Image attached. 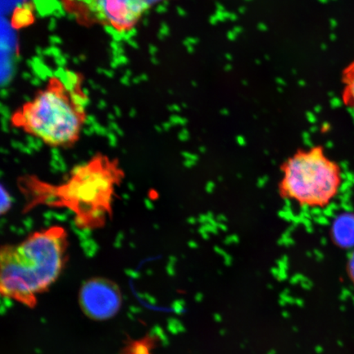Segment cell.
Wrapping results in <instances>:
<instances>
[{
  "instance_id": "cell-1",
  "label": "cell",
  "mask_w": 354,
  "mask_h": 354,
  "mask_svg": "<svg viewBox=\"0 0 354 354\" xmlns=\"http://www.w3.org/2000/svg\"><path fill=\"white\" fill-rule=\"evenodd\" d=\"M124 176L117 159L97 153L75 167L59 185L28 176L21 179L20 185L28 197V209L38 205L65 207L73 212L79 229L92 231L103 228L112 218L116 190Z\"/></svg>"
},
{
  "instance_id": "cell-6",
  "label": "cell",
  "mask_w": 354,
  "mask_h": 354,
  "mask_svg": "<svg viewBox=\"0 0 354 354\" xmlns=\"http://www.w3.org/2000/svg\"><path fill=\"white\" fill-rule=\"evenodd\" d=\"M120 288L108 278L97 277L84 282L79 291V305L85 315L95 321H107L121 309Z\"/></svg>"
},
{
  "instance_id": "cell-5",
  "label": "cell",
  "mask_w": 354,
  "mask_h": 354,
  "mask_svg": "<svg viewBox=\"0 0 354 354\" xmlns=\"http://www.w3.org/2000/svg\"><path fill=\"white\" fill-rule=\"evenodd\" d=\"M167 0H60L66 15L84 28L131 32L154 7Z\"/></svg>"
},
{
  "instance_id": "cell-2",
  "label": "cell",
  "mask_w": 354,
  "mask_h": 354,
  "mask_svg": "<svg viewBox=\"0 0 354 354\" xmlns=\"http://www.w3.org/2000/svg\"><path fill=\"white\" fill-rule=\"evenodd\" d=\"M83 74L60 68L13 111L11 125L51 148L68 149L81 138L90 104Z\"/></svg>"
},
{
  "instance_id": "cell-7",
  "label": "cell",
  "mask_w": 354,
  "mask_h": 354,
  "mask_svg": "<svg viewBox=\"0 0 354 354\" xmlns=\"http://www.w3.org/2000/svg\"><path fill=\"white\" fill-rule=\"evenodd\" d=\"M342 82L344 103L354 112V60L344 70Z\"/></svg>"
},
{
  "instance_id": "cell-3",
  "label": "cell",
  "mask_w": 354,
  "mask_h": 354,
  "mask_svg": "<svg viewBox=\"0 0 354 354\" xmlns=\"http://www.w3.org/2000/svg\"><path fill=\"white\" fill-rule=\"evenodd\" d=\"M68 234L55 225L30 234L0 252V291L3 297L33 307L38 295L59 279L68 261Z\"/></svg>"
},
{
  "instance_id": "cell-8",
  "label": "cell",
  "mask_w": 354,
  "mask_h": 354,
  "mask_svg": "<svg viewBox=\"0 0 354 354\" xmlns=\"http://www.w3.org/2000/svg\"><path fill=\"white\" fill-rule=\"evenodd\" d=\"M12 206L11 196L6 189H1V214L4 215L10 211Z\"/></svg>"
},
{
  "instance_id": "cell-4",
  "label": "cell",
  "mask_w": 354,
  "mask_h": 354,
  "mask_svg": "<svg viewBox=\"0 0 354 354\" xmlns=\"http://www.w3.org/2000/svg\"><path fill=\"white\" fill-rule=\"evenodd\" d=\"M280 171L279 196L302 209H325L342 187V167L319 145L296 150Z\"/></svg>"
}]
</instances>
